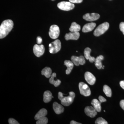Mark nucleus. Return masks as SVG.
Listing matches in <instances>:
<instances>
[{
  "label": "nucleus",
  "mask_w": 124,
  "mask_h": 124,
  "mask_svg": "<svg viewBox=\"0 0 124 124\" xmlns=\"http://www.w3.org/2000/svg\"><path fill=\"white\" fill-rule=\"evenodd\" d=\"M101 102L97 99H93L91 102V104L97 111L100 112L101 111Z\"/></svg>",
  "instance_id": "6ab92c4d"
},
{
  "label": "nucleus",
  "mask_w": 124,
  "mask_h": 124,
  "mask_svg": "<svg viewBox=\"0 0 124 124\" xmlns=\"http://www.w3.org/2000/svg\"><path fill=\"white\" fill-rule=\"evenodd\" d=\"M53 97L52 95V93L49 91H45L44 94V101L45 103L49 102L52 99V98Z\"/></svg>",
  "instance_id": "412c9836"
},
{
  "label": "nucleus",
  "mask_w": 124,
  "mask_h": 124,
  "mask_svg": "<svg viewBox=\"0 0 124 124\" xmlns=\"http://www.w3.org/2000/svg\"><path fill=\"white\" fill-rule=\"evenodd\" d=\"M104 59V57L103 55H100L98 56L95 59V66L97 67L98 69H102V67L101 61Z\"/></svg>",
  "instance_id": "aec40b11"
},
{
  "label": "nucleus",
  "mask_w": 124,
  "mask_h": 124,
  "mask_svg": "<svg viewBox=\"0 0 124 124\" xmlns=\"http://www.w3.org/2000/svg\"><path fill=\"white\" fill-rule=\"evenodd\" d=\"M70 124H81V123H79V122H77L75 121H71Z\"/></svg>",
  "instance_id": "c9c22d12"
},
{
  "label": "nucleus",
  "mask_w": 124,
  "mask_h": 124,
  "mask_svg": "<svg viewBox=\"0 0 124 124\" xmlns=\"http://www.w3.org/2000/svg\"><path fill=\"white\" fill-rule=\"evenodd\" d=\"M53 108L54 112L58 115L61 114L64 111V107L57 102H54V103L53 104Z\"/></svg>",
  "instance_id": "ddd939ff"
},
{
  "label": "nucleus",
  "mask_w": 124,
  "mask_h": 124,
  "mask_svg": "<svg viewBox=\"0 0 124 124\" xmlns=\"http://www.w3.org/2000/svg\"><path fill=\"white\" fill-rule=\"evenodd\" d=\"M103 91L107 96L110 97L112 95V91L110 88L107 85L103 86Z\"/></svg>",
  "instance_id": "b1692460"
},
{
  "label": "nucleus",
  "mask_w": 124,
  "mask_h": 124,
  "mask_svg": "<svg viewBox=\"0 0 124 124\" xmlns=\"http://www.w3.org/2000/svg\"><path fill=\"white\" fill-rule=\"evenodd\" d=\"M49 51L51 54H55L60 51L61 48V42L59 40H55L49 45Z\"/></svg>",
  "instance_id": "20e7f679"
},
{
  "label": "nucleus",
  "mask_w": 124,
  "mask_h": 124,
  "mask_svg": "<svg viewBox=\"0 0 124 124\" xmlns=\"http://www.w3.org/2000/svg\"><path fill=\"white\" fill-rule=\"evenodd\" d=\"M45 48L43 45H35L33 46V51L34 54L37 57H40L44 53Z\"/></svg>",
  "instance_id": "6e6552de"
},
{
  "label": "nucleus",
  "mask_w": 124,
  "mask_h": 124,
  "mask_svg": "<svg viewBox=\"0 0 124 124\" xmlns=\"http://www.w3.org/2000/svg\"><path fill=\"white\" fill-rule=\"evenodd\" d=\"M96 24L95 23H91L85 24L83 27L82 31L84 32H87L91 31L94 29L96 26Z\"/></svg>",
  "instance_id": "2eb2a0df"
},
{
  "label": "nucleus",
  "mask_w": 124,
  "mask_h": 124,
  "mask_svg": "<svg viewBox=\"0 0 124 124\" xmlns=\"http://www.w3.org/2000/svg\"><path fill=\"white\" fill-rule=\"evenodd\" d=\"M49 36L52 39H57L60 34V29L58 26L53 25L51 26L49 32Z\"/></svg>",
  "instance_id": "0eeeda50"
},
{
  "label": "nucleus",
  "mask_w": 124,
  "mask_h": 124,
  "mask_svg": "<svg viewBox=\"0 0 124 124\" xmlns=\"http://www.w3.org/2000/svg\"><path fill=\"white\" fill-rule=\"evenodd\" d=\"M58 8L64 11H69L73 9L75 7V5L72 3L67 1H62L58 3Z\"/></svg>",
  "instance_id": "423d86ee"
},
{
  "label": "nucleus",
  "mask_w": 124,
  "mask_h": 124,
  "mask_svg": "<svg viewBox=\"0 0 124 124\" xmlns=\"http://www.w3.org/2000/svg\"><path fill=\"white\" fill-rule=\"evenodd\" d=\"M81 27L80 25L75 22H73L71 23L69 31L71 32H79L80 30Z\"/></svg>",
  "instance_id": "5701e85b"
},
{
  "label": "nucleus",
  "mask_w": 124,
  "mask_h": 124,
  "mask_svg": "<svg viewBox=\"0 0 124 124\" xmlns=\"http://www.w3.org/2000/svg\"><path fill=\"white\" fill-rule=\"evenodd\" d=\"M71 60L73 64L76 66L80 65V57L76 56H72L71 57Z\"/></svg>",
  "instance_id": "393cba45"
},
{
  "label": "nucleus",
  "mask_w": 124,
  "mask_h": 124,
  "mask_svg": "<svg viewBox=\"0 0 124 124\" xmlns=\"http://www.w3.org/2000/svg\"><path fill=\"white\" fill-rule=\"evenodd\" d=\"M48 119L47 117H42L39 120H37L36 122L37 124H46L48 123Z\"/></svg>",
  "instance_id": "a878e982"
},
{
  "label": "nucleus",
  "mask_w": 124,
  "mask_h": 124,
  "mask_svg": "<svg viewBox=\"0 0 124 124\" xmlns=\"http://www.w3.org/2000/svg\"><path fill=\"white\" fill-rule=\"evenodd\" d=\"M47 114V111L46 109L43 108L40 110L37 113L35 116V119L38 120L42 117H45Z\"/></svg>",
  "instance_id": "a211bd4d"
},
{
  "label": "nucleus",
  "mask_w": 124,
  "mask_h": 124,
  "mask_svg": "<svg viewBox=\"0 0 124 124\" xmlns=\"http://www.w3.org/2000/svg\"><path fill=\"white\" fill-rule=\"evenodd\" d=\"M69 96L64 97L62 93L60 92L58 93V98L59 100H61L62 105L65 106H68L71 104L75 97V94L74 92H69Z\"/></svg>",
  "instance_id": "f03ea898"
},
{
  "label": "nucleus",
  "mask_w": 124,
  "mask_h": 124,
  "mask_svg": "<svg viewBox=\"0 0 124 124\" xmlns=\"http://www.w3.org/2000/svg\"><path fill=\"white\" fill-rule=\"evenodd\" d=\"M79 88L80 93L82 95L87 97L91 94V91L89 86L83 82H80Z\"/></svg>",
  "instance_id": "39448f33"
},
{
  "label": "nucleus",
  "mask_w": 124,
  "mask_h": 124,
  "mask_svg": "<svg viewBox=\"0 0 124 124\" xmlns=\"http://www.w3.org/2000/svg\"><path fill=\"white\" fill-rule=\"evenodd\" d=\"M109 27V23L107 22H105L100 24L95 29L94 32V35L95 36H99L105 33L108 30Z\"/></svg>",
  "instance_id": "7ed1b4c3"
},
{
  "label": "nucleus",
  "mask_w": 124,
  "mask_h": 124,
  "mask_svg": "<svg viewBox=\"0 0 124 124\" xmlns=\"http://www.w3.org/2000/svg\"><path fill=\"white\" fill-rule=\"evenodd\" d=\"M120 85L121 88L124 90V81H121L120 82Z\"/></svg>",
  "instance_id": "f704fd0d"
},
{
  "label": "nucleus",
  "mask_w": 124,
  "mask_h": 124,
  "mask_svg": "<svg viewBox=\"0 0 124 124\" xmlns=\"http://www.w3.org/2000/svg\"><path fill=\"white\" fill-rule=\"evenodd\" d=\"M69 1L72 3H80L82 2L83 0H69Z\"/></svg>",
  "instance_id": "7c9ffc66"
},
{
  "label": "nucleus",
  "mask_w": 124,
  "mask_h": 124,
  "mask_svg": "<svg viewBox=\"0 0 124 124\" xmlns=\"http://www.w3.org/2000/svg\"><path fill=\"white\" fill-rule=\"evenodd\" d=\"M72 61L70 60H65L64 62V64L67 67V69L66 70V73L67 75H69L71 73L72 70L73 69L74 65Z\"/></svg>",
  "instance_id": "dca6fc26"
},
{
  "label": "nucleus",
  "mask_w": 124,
  "mask_h": 124,
  "mask_svg": "<svg viewBox=\"0 0 124 124\" xmlns=\"http://www.w3.org/2000/svg\"><path fill=\"white\" fill-rule=\"evenodd\" d=\"M121 107L124 110V100H121L120 103Z\"/></svg>",
  "instance_id": "72a5a7b5"
},
{
  "label": "nucleus",
  "mask_w": 124,
  "mask_h": 124,
  "mask_svg": "<svg viewBox=\"0 0 124 124\" xmlns=\"http://www.w3.org/2000/svg\"><path fill=\"white\" fill-rule=\"evenodd\" d=\"M85 78L86 82L91 85H93L95 84L96 78L93 75L89 72H86L85 73Z\"/></svg>",
  "instance_id": "9d476101"
},
{
  "label": "nucleus",
  "mask_w": 124,
  "mask_h": 124,
  "mask_svg": "<svg viewBox=\"0 0 124 124\" xmlns=\"http://www.w3.org/2000/svg\"><path fill=\"white\" fill-rule=\"evenodd\" d=\"M83 18L86 21L93 22L99 19L100 18V15L99 14L95 13H87L84 15Z\"/></svg>",
  "instance_id": "1a4fd4ad"
},
{
  "label": "nucleus",
  "mask_w": 124,
  "mask_h": 124,
  "mask_svg": "<svg viewBox=\"0 0 124 124\" xmlns=\"http://www.w3.org/2000/svg\"></svg>",
  "instance_id": "4c0bfd02"
},
{
  "label": "nucleus",
  "mask_w": 124,
  "mask_h": 124,
  "mask_svg": "<svg viewBox=\"0 0 124 124\" xmlns=\"http://www.w3.org/2000/svg\"><path fill=\"white\" fill-rule=\"evenodd\" d=\"M9 124H19L18 123L15 119L13 118H10L8 120Z\"/></svg>",
  "instance_id": "c85d7f7f"
},
{
  "label": "nucleus",
  "mask_w": 124,
  "mask_h": 124,
  "mask_svg": "<svg viewBox=\"0 0 124 124\" xmlns=\"http://www.w3.org/2000/svg\"><path fill=\"white\" fill-rule=\"evenodd\" d=\"M91 51V49L88 47H87L85 49L84 54L85 59L87 60H89L90 62L93 63L94 62L95 59L94 57H92L90 55Z\"/></svg>",
  "instance_id": "4468645a"
},
{
  "label": "nucleus",
  "mask_w": 124,
  "mask_h": 124,
  "mask_svg": "<svg viewBox=\"0 0 124 124\" xmlns=\"http://www.w3.org/2000/svg\"><path fill=\"white\" fill-rule=\"evenodd\" d=\"M56 73H52L50 79L49 80V81L51 84L54 85L55 87H57L60 85L61 83V81L59 79H57L56 80H55L54 78L56 77Z\"/></svg>",
  "instance_id": "f3484780"
},
{
  "label": "nucleus",
  "mask_w": 124,
  "mask_h": 124,
  "mask_svg": "<svg viewBox=\"0 0 124 124\" xmlns=\"http://www.w3.org/2000/svg\"><path fill=\"white\" fill-rule=\"evenodd\" d=\"M96 124H108L107 122L105 119L101 117L98 118L95 121Z\"/></svg>",
  "instance_id": "bb28decb"
},
{
  "label": "nucleus",
  "mask_w": 124,
  "mask_h": 124,
  "mask_svg": "<svg viewBox=\"0 0 124 124\" xmlns=\"http://www.w3.org/2000/svg\"><path fill=\"white\" fill-rule=\"evenodd\" d=\"M97 112L93 107H86L85 109V112L86 115L91 117H95L97 113Z\"/></svg>",
  "instance_id": "9b49d317"
},
{
  "label": "nucleus",
  "mask_w": 124,
  "mask_h": 124,
  "mask_svg": "<svg viewBox=\"0 0 124 124\" xmlns=\"http://www.w3.org/2000/svg\"><path fill=\"white\" fill-rule=\"evenodd\" d=\"M80 37L79 32H71L67 33L65 36V39L66 40H77Z\"/></svg>",
  "instance_id": "f8f14e48"
},
{
  "label": "nucleus",
  "mask_w": 124,
  "mask_h": 124,
  "mask_svg": "<svg viewBox=\"0 0 124 124\" xmlns=\"http://www.w3.org/2000/svg\"><path fill=\"white\" fill-rule=\"evenodd\" d=\"M99 101L101 102V103L103 102L106 101L107 100L105 98L103 97L102 96H99Z\"/></svg>",
  "instance_id": "2f4dec72"
},
{
  "label": "nucleus",
  "mask_w": 124,
  "mask_h": 124,
  "mask_svg": "<svg viewBox=\"0 0 124 124\" xmlns=\"http://www.w3.org/2000/svg\"><path fill=\"white\" fill-rule=\"evenodd\" d=\"M119 27L120 30L123 32L124 35V22H121L120 23Z\"/></svg>",
  "instance_id": "c756f323"
},
{
  "label": "nucleus",
  "mask_w": 124,
  "mask_h": 124,
  "mask_svg": "<svg viewBox=\"0 0 124 124\" xmlns=\"http://www.w3.org/2000/svg\"><path fill=\"white\" fill-rule=\"evenodd\" d=\"M41 74L45 76L46 78H49L52 75V70L50 68L46 67L41 71Z\"/></svg>",
  "instance_id": "4be33fe9"
},
{
  "label": "nucleus",
  "mask_w": 124,
  "mask_h": 124,
  "mask_svg": "<svg viewBox=\"0 0 124 124\" xmlns=\"http://www.w3.org/2000/svg\"><path fill=\"white\" fill-rule=\"evenodd\" d=\"M13 26L12 20L8 19L3 21L0 26V38L5 37L13 29Z\"/></svg>",
  "instance_id": "f257e3e1"
},
{
  "label": "nucleus",
  "mask_w": 124,
  "mask_h": 124,
  "mask_svg": "<svg viewBox=\"0 0 124 124\" xmlns=\"http://www.w3.org/2000/svg\"><path fill=\"white\" fill-rule=\"evenodd\" d=\"M37 42L38 44H40L42 42V38L40 37H38L37 38Z\"/></svg>",
  "instance_id": "473e14b6"
},
{
  "label": "nucleus",
  "mask_w": 124,
  "mask_h": 124,
  "mask_svg": "<svg viewBox=\"0 0 124 124\" xmlns=\"http://www.w3.org/2000/svg\"><path fill=\"white\" fill-rule=\"evenodd\" d=\"M52 0L54 1V0Z\"/></svg>",
  "instance_id": "e433bc0d"
},
{
  "label": "nucleus",
  "mask_w": 124,
  "mask_h": 124,
  "mask_svg": "<svg viewBox=\"0 0 124 124\" xmlns=\"http://www.w3.org/2000/svg\"><path fill=\"white\" fill-rule=\"evenodd\" d=\"M80 64L83 65L85 63V57L81 55L80 56Z\"/></svg>",
  "instance_id": "cd10ccee"
}]
</instances>
